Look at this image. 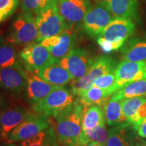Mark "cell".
Segmentation results:
<instances>
[{"label": "cell", "mask_w": 146, "mask_h": 146, "mask_svg": "<svg viewBox=\"0 0 146 146\" xmlns=\"http://www.w3.org/2000/svg\"><path fill=\"white\" fill-rule=\"evenodd\" d=\"M90 6L89 0H58L59 13L68 26L82 23Z\"/></svg>", "instance_id": "cell-15"}, {"label": "cell", "mask_w": 146, "mask_h": 146, "mask_svg": "<svg viewBox=\"0 0 146 146\" xmlns=\"http://www.w3.org/2000/svg\"><path fill=\"white\" fill-rule=\"evenodd\" d=\"M139 96L146 97V78L128 83L116 91L111 98L114 100H124Z\"/></svg>", "instance_id": "cell-25"}, {"label": "cell", "mask_w": 146, "mask_h": 146, "mask_svg": "<svg viewBox=\"0 0 146 146\" xmlns=\"http://www.w3.org/2000/svg\"><path fill=\"white\" fill-rule=\"evenodd\" d=\"M31 112L19 106H13L0 112V138L8 142L10 133L22 123L32 116Z\"/></svg>", "instance_id": "cell-13"}, {"label": "cell", "mask_w": 146, "mask_h": 146, "mask_svg": "<svg viewBox=\"0 0 146 146\" xmlns=\"http://www.w3.org/2000/svg\"><path fill=\"white\" fill-rule=\"evenodd\" d=\"M123 100H114L111 98L103 108L108 125L114 127L127 122L122 110Z\"/></svg>", "instance_id": "cell-24"}, {"label": "cell", "mask_w": 146, "mask_h": 146, "mask_svg": "<svg viewBox=\"0 0 146 146\" xmlns=\"http://www.w3.org/2000/svg\"><path fill=\"white\" fill-rule=\"evenodd\" d=\"M76 41V33L73 27L68 26L59 34L47 38L40 43L46 47L58 62L74 49Z\"/></svg>", "instance_id": "cell-7"}, {"label": "cell", "mask_w": 146, "mask_h": 146, "mask_svg": "<svg viewBox=\"0 0 146 146\" xmlns=\"http://www.w3.org/2000/svg\"><path fill=\"white\" fill-rule=\"evenodd\" d=\"M1 31H0V35H1Z\"/></svg>", "instance_id": "cell-39"}, {"label": "cell", "mask_w": 146, "mask_h": 146, "mask_svg": "<svg viewBox=\"0 0 146 146\" xmlns=\"http://www.w3.org/2000/svg\"><path fill=\"white\" fill-rule=\"evenodd\" d=\"M85 107L78 98L56 117V134L63 146H74L82 132V118Z\"/></svg>", "instance_id": "cell-1"}, {"label": "cell", "mask_w": 146, "mask_h": 146, "mask_svg": "<svg viewBox=\"0 0 146 146\" xmlns=\"http://www.w3.org/2000/svg\"><path fill=\"white\" fill-rule=\"evenodd\" d=\"M114 18L106 4L102 0L91 5L84 16L83 29L90 36H98Z\"/></svg>", "instance_id": "cell-6"}, {"label": "cell", "mask_w": 146, "mask_h": 146, "mask_svg": "<svg viewBox=\"0 0 146 146\" xmlns=\"http://www.w3.org/2000/svg\"><path fill=\"white\" fill-rule=\"evenodd\" d=\"M37 74L47 83L58 86H63L73 79L68 71L59 62L53 63L40 69Z\"/></svg>", "instance_id": "cell-19"}, {"label": "cell", "mask_w": 146, "mask_h": 146, "mask_svg": "<svg viewBox=\"0 0 146 146\" xmlns=\"http://www.w3.org/2000/svg\"><path fill=\"white\" fill-rule=\"evenodd\" d=\"M74 146H104L102 144L96 143V142H91L86 143H76Z\"/></svg>", "instance_id": "cell-34"}, {"label": "cell", "mask_w": 146, "mask_h": 146, "mask_svg": "<svg viewBox=\"0 0 146 146\" xmlns=\"http://www.w3.org/2000/svg\"><path fill=\"white\" fill-rule=\"evenodd\" d=\"M114 18H134L137 13V0H102Z\"/></svg>", "instance_id": "cell-21"}, {"label": "cell", "mask_w": 146, "mask_h": 146, "mask_svg": "<svg viewBox=\"0 0 146 146\" xmlns=\"http://www.w3.org/2000/svg\"><path fill=\"white\" fill-rule=\"evenodd\" d=\"M120 52L123 60L146 61V41L137 38H131L126 43L125 42Z\"/></svg>", "instance_id": "cell-20"}, {"label": "cell", "mask_w": 146, "mask_h": 146, "mask_svg": "<svg viewBox=\"0 0 146 146\" xmlns=\"http://www.w3.org/2000/svg\"><path fill=\"white\" fill-rule=\"evenodd\" d=\"M137 135L142 138L146 139V118H143L137 128Z\"/></svg>", "instance_id": "cell-33"}, {"label": "cell", "mask_w": 146, "mask_h": 146, "mask_svg": "<svg viewBox=\"0 0 146 146\" xmlns=\"http://www.w3.org/2000/svg\"><path fill=\"white\" fill-rule=\"evenodd\" d=\"M20 0H0V23L15 12Z\"/></svg>", "instance_id": "cell-31"}, {"label": "cell", "mask_w": 146, "mask_h": 146, "mask_svg": "<svg viewBox=\"0 0 146 146\" xmlns=\"http://www.w3.org/2000/svg\"><path fill=\"white\" fill-rule=\"evenodd\" d=\"M18 63L16 50L12 45L0 46V68L12 66Z\"/></svg>", "instance_id": "cell-28"}, {"label": "cell", "mask_w": 146, "mask_h": 146, "mask_svg": "<svg viewBox=\"0 0 146 146\" xmlns=\"http://www.w3.org/2000/svg\"><path fill=\"white\" fill-rule=\"evenodd\" d=\"M112 94L108 91L92 85L87 90L81 93L78 98L85 108H86L92 105H98L104 107L108 102Z\"/></svg>", "instance_id": "cell-22"}, {"label": "cell", "mask_w": 146, "mask_h": 146, "mask_svg": "<svg viewBox=\"0 0 146 146\" xmlns=\"http://www.w3.org/2000/svg\"><path fill=\"white\" fill-rule=\"evenodd\" d=\"M72 91L64 86H59L45 96L43 99L33 105L35 112L56 118L74 102Z\"/></svg>", "instance_id": "cell-3"}, {"label": "cell", "mask_w": 146, "mask_h": 146, "mask_svg": "<svg viewBox=\"0 0 146 146\" xmlns=\"http://www.w3.org/2000/svg\"><path fill=\"white\" fill-rule=\"evenodd\" d=\"M20 55L25 62L26 69L36 72L47 66L57 62L48 50L41 43L25 46Z\"/></svg>", "instance_id": "cell-11"}, {"label": "cell", "mask_w": 146, "mask_h": 146, "mask_svg": "<svg viewBox=\"0 0 146 146\" xmlns=\"http://www.w3.org/2000/svg\"><path fill=\"white\" fill-rule=\"evenodd\" d=\"M27 76V96L32 105L39 102L47 96L58 85L47 83L38 75L35 71L25 69Z\"/></svg>", "instance_id": "cell-16"}, {"label": "cell", "mask_w": 146, "mask_h": 146, "mask_svg": "<svg viewBox=\"0 0 146 146\" xmlns=\"http://www.w3.org/2000/svg\"><path fill=\"white\" fill-rule=\"evenodd\" d=\"M98 43L102 48V50L106 53H110L112 52V51L117 50L114 43L108 41V40L104 39L102 36H98Z\"/></svg>", "instance_id": "cell-32"}, {"label": "cell", "mask_w": 146, "mask_h": 146, "mask_svg": "<svg viewBox=\"0 0 146 146\" xmlns=\"http://www.w3.org/2000/svg\"><path fill=\"white\" fill-rule=\"evenodd\" d=\"M135 29V26L131 18H114L106 27L100 36L114 43L118 50L134 33Z\"/></svg>", "instance_id": "cell-9"}, {"label": "cell", "mask_w": 146, "mask_h": 146, "mask_svg": "<svg viewBox=\"0 0 146 146\" xmlns=\"http://www.w3.org/2000/svg\"><path fill=\"white\" fill-rule=\"evenodd\" d=\"M141 141H142V143H143V145L146 146V141H145V140H142L141 139Z\"/></svg>", "instance_id": "cell-38"}, {"label": "cell", "mask_w": 146, "mask_h": 146, "mask_svg": "<svg viewBox=\"0 0 146 146\" xmlns=\"http://www.w3.org/2000/svg\"><path fill=\"white\" fill-rule=\"evenodd\" d=\"M38 28L37 42L56 35L68 26L58 11V0H52L36 14Z\"/></svg>", "instance_id": "cell-2"}, {"label": "cell", "mask_w": 146, "mask_h": 146, "mask_svg": "<svg viewBox=\"0 0 146 146\" xmlns=\"http://www.w3.org/2000/svg\"><path fill=\"white\" fill-rule=\"evenodd\" d=\"M4 106H5L4 99H3V97L0 95V111H1V110L2 109L3 107H4Z\"/></svg>", "instance_id": "cell-36"}, {"label": "cell", "mask_w": 146, "mask_h": 146, "mask_svg": "<svg viewBox=\"0 0 146 146\" xmlns=\"http://www.w3.org/2000/svg\"><path fill=\"white\" fill-rule=\"evenodd\" d=\"M116 81V74L114 72H113L98 78L94 81L93 85L108 91L113 95L116 91H118Z\"/></svg>", "instance_id": "cell-29"}, {"label": "cell", "mask_w": 146, "mask_h": 146, "mask_svg": "<svg viewBox=\"0 0 146 146\" xmlns=\"http://www.w3.org/2000/svg\"><path fill=\"white\" fill-rule=\"evenodd\" d=\"M141 142H142V141H141ZM143 146H144V145H143Z\"/></svg>", "instance_id": "cell-40"}, {"label": "cell", "mask_w": 146, "mask_h": 146, "mask_svg": "<svg viewBox=\"0 0 146 146\" xmlns=\"http://www.w3.org/2000/svg\"><path fill=\"white\" fill-rule=\"evenodd\" d=\"M58 62L68 71L73 79H76L85 76L89 72L94 60L88 51L76 48Z\"/></svg>", "instance_id": "cell-10"}, {"label": "cell", "mask_w": 146, "mask_h": 146, "mask_svg": "<svg viewBox=\"0 0 146 146\" xmlns=\"http://www.w3.org/2000/svg\"><path fill=\"white\" fill-rule=\"evenodd\" d=\"M27 87L26 71L19 63L0 68V88L18 94Z\"/></svg>", "instance_id": "cell-14"}, {"label": "cell", "mask_w": 146, "mask_h": 146, "mask_svg": "<svg viewBox=\"0 0 146 146\" xmlns=\"http://www.w3.org/2000/svg\"><path fill=\"white\" fill-rule=\"evenodd\" d=\"M114 72L118 90L128 83L146 78V61L123 60L117 64Z\"/></svg>", "instance_id": "cell-12"}, {"label": "cell", "mask_w": 146, "mask_h": 146, "mask_svg": "<svg viewBox=\"0 0 146 146\" xmlns=\"http://www.w3.org/2000/svg\"><path fill=\"white\" fill-rule=\"evenodd\" d=\"M51 1L52 0H22L21 9L23 12L36 15Z\"/></svg>", "instance_id": "cell-30"}, {"label": "cell", "mask_w": 146, "mask_h": 146, "mask_svg": "<svg viewBox=\"0 0 146 146\" xmlns=\"http://www.w3.org/2000/svg\"><path fill=\"white\" fill-rule=\"evenodd\" d=\"M106 123L103 107L92 105L85 108L82 118V130H90Z\"/></svg>", "instance_id": "cell-23"}, {"label": "cell", "mask_w": 146, "mask_h": 146, "mask_svg": "<svg viewBox=\"0 0 146 146\" xmlns=\"http://www.w3.org/2000/svg\"><path fill=\"white\" fill-rule=\"evenodd\" d=\"M129 146H143V143H142L141 140L137 138L131 142V143L129 145Z\"/></svg>", "instance_id": "cell-35"}, {"label": "cell", "mask_w": 146, "mask_h": 146, "mask_svg": "<svg viewBox=\"0 0 146 146\" xmlns=\"http://www.w3.org/2000/svg\"><path fill=\"white\" fill-rule=\"evenodd\" d=\"M108 137V131H107L106 124L104 123L90 130H82L76 143L96 142L106 146Z\"/></svg>", "instance_id": "cell-27"}, {"label": "cell", "mask_w": 146, "mask_h": 146, "mask_svg": "<svg viewBox=\"0 0 146 146\" xmlns=\"http://www.w3.org/2000/svg\"><path fill=\"white\" fill-rule=\"evenodd\" d=\"M0 112H1V111H0Z\"/></svg>", "instance_id": "cell-41"}, {"label": "cell", "mask_w": 146, "mask_h": 146, "mask_svg": "<svg viewBox=\"0 0 146 146\" xmlns=\"http://www.w3.org/2000/svg\"><path fill=\"white\" fill-rule=\"evenodd\" d=\"M3 146H18V145H16V144L12 143H9L8 144H6V145H3Z\"/></svg>", "instance_id": "cell-37"}, {"label": "cell", "mask_w": 146, "mask_h": 146, "mask_svg": "<svg viewBox=\"0 0 146 146\" xmlns=\"http://www.w3.org/2000/svg\"><path fill=\"white\" fill-rule=\"evenodd\" d=\"M38 28L36 17L28 12H23L15 19L11 27V34L9 41L21 46L37 42Z\"/></svg>", "instance_id": "cell-5"}, {"label": "cell", "mask_w": 146, "mask_h": 146, "mask_svg": "<svg viewBox=\"0 0 146 146\" xmlns=\"http://www.w3.org/2000/svg\"><path fill=\"white\" fill-rule=\"evenodd\" d=\"M49 127L48 116L35 112L10 133L8 143L23 141L36 135Z\"/></svg>", "instance_id": "cell-8"}, {"label": "cell", "mask_w": 146, "mask_h": 146, "mask_svg": "<svg viewBox=\"0 0 146 146\" xmlns=\"http://www.w3.org/2000/svg\"><path fill=\"white\" fill-rule=\"evenodd\" d=\"M122 110L127 122L137 130L141 120L146 118V98L139 96L124 100Z\"/></svg>", "instance_id": "cell-17"}, {"label": "cell", "mask_w": 146, "mask_h": 146, "mask_svg": "<svg viewBox=\"0 0 146 146\" xmlns=\"http://www.w3.org/2000/svg\"><path fill=\"white\" fill-rule=\"evenodd\" d=\"M116 66V61L110 56H102L97 58L85 76L72 80L70 87L73 95L78 96L83 91L90 88L97 78L114 72Z\"/></svg>", "instance_id": "cell-4"}, {"label": "cell", "mask_w": 146, "mask_h": 146, "mask_svg": "<svg viewBox=\"0 0 146 146\" xmlns=\"http://www.w3.org/2000/svg\"><path fill=\"white\" fill-rule=\"evenodd\" d=\"M137 130L129 122L114 126L108 130L106 146H129L137 139Z\"/></svg>", "instance_id": "cell-18"}, {"label": "cell", "mask_w": 146, "mask_h": 146, "mask_svg": "<svg viewBox=\"0 0 146 146\" xmlns=\"http://www.w3.org/2000/svg\"><path fill=\"white\" fill-rule=\"evenodd\" d=\"M58 136L53 127H49L36 135L22 141L19 146H59Z\"/></svg>", "instance_id": "cell-26"}]
</instances>
